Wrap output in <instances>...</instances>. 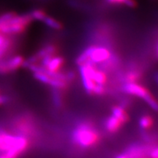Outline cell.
Here are the masks:
<instances>
[{"label":"cell","instance_id":"6da1fadb","mask_svg":"<svg viewBox=\"0 0 158 158\" xmlns=\"http://www.w3.org/2000/svg\"><path fill=\"white\" fill-rule=\"evenodd\" d=\"M29 147L27 136L10 133L0 127V155L7 158H18Z\"/></svg>","mask_w":158,"mask_h":158},{"label":"cell","instance_id":"7a4b0ae2","mask_svg":"<svg viewBox=\"0 0 158 158\" xmlns=\"http://www.w3.org/2000/svg\"><path fill=\"white\" fill-rule=\"evenodd\" d=\"M72 141L82 148L94 147L100 141L98 132L88 123H81L76 126L72 133Z\"/></svg>","mask_w":158,"mask_h":158},{"label":"cell","instance_id":"3957f363","mask_svg":"<svg viewBox=\"0 0 158 158\" xmlns=\"http://www.w3.org/2000/svg\"><path fill=\"white\" fill-rule=\"evenodd\" d=\"M29 13L22 15L16 14L8 21L0 23V33L7 36L22 35L32 22Z\"/></svg>","mask_w":158,"mask_h":158},{"label":"cell","instance_id":"277c9868","mask_svg":"<svg viewBox=\"0 0 158 158\" xmlns=\"http://www.w3.org/2000/svg\"><path fill=\"white\" fill-rule=\"evenodd\" d=\"M125 93L142 98L153 110L158 111V102L152 95V94L138 83H125L122 86Z\"/></svg>","mask_w":158,"mask_h":158},{"label":"cell","instance_id":"5b68a950","mask_svg":"<svg viewBox=\"0 0 158 158\" xmlns=\"http://www.w3.org/2000/svg\"><path fill=\"white\" fill-rule=\"evenodd\" d=\"M96 69V64L90 61L81 66H79V73L83 86L88 94H93L94 89L95 87L96 84L93 81V75Z\"/></svg>","mask_w":158,"mask_h":158},{"label":"cell","instance_id":"8992f818","mask_svg":"<svg viewBox=\"0 0 158 158\" xmlns=\"http://www.w3.org/2000/svg\"><path fill=\"white\" fill-rule=\"evenodd\" d=\"M84 51L89 57V60L94 64L104 63L112 56L111 51L106 46L92 45L85 48Z\"/></svg>","mask_w":158,"mask_h":158},{"label":"cell","instance_id":"52a82bcc","mask_svg":"<svg viewBox=\"0 0 158 158\" xmlns=\"http://www.w3.org/2000/svg\"><path fill=\"white\" fill-rule=\"evenodd\" d=\"M25 59L21 55H14L8 59L0 60V74H7L15 72L23 67Z\"/></svg>","mask_w":158,"mask_h":158},{"label":"cell","instance_id":"ba28073f","mask_svg":"<svg viewBox=\"0 0 158 158\" xmlns=\"http://www.w3.org/2000/svg\"><path fill=\"white\" fill-rule=\"evenodd\" d=\"M41 64H40L45 68V70L51 73L59 72L61 68L64 64V59L60 56H46L41 60Z\"/></svg>","mask_w":158,"mask_h":158},{"label":"cell","instance_id":"9c48e42d","mask_svg":"<svg viewBox=\"0 0 158 158\" xmlns=\"http://www.w3.org/2000/svg\"><path fill=\"white\" fill-rule=\"evenodd\" d=\"M33 76L35 77V79L39 81L44 83L45 84H48L54 89H62L67 88V86H68V82L63 80H59V79L51 78V77L43 72L33 73Z\"/></svg>","mask_w":158,"mask_h":158},{"label":"cell","instance_id":"30bf717a","mask_svg":"<svg viewBox=\"0 0 158 158\" xmlns=\"http://www.w3.org/2000/svg\"><path fill=\"white\" fill-rule=\"evenodd\" d=\"M10 37L0 33V60L5 59L12 50L13 41Z\"/></svg>","mask_w":158,"mask_h":158},{"label":"cell","instance_id":"8fae6325","mask_svg":"<svg viewBox=\"0 0 158 158\" xmlns=\"http://www.w3.org/2000/svg\"><path fill=\"white\" fill-rule=\"evenodd\" d=\"M128 158H145L147 154V148L141 145H134L128 148L124 152Z\"/></svg>","mask_w":158,"mask_h":158},{"label":"cell","instance_id":"7c38bea8","mask_svg":"<svg viewBox=\"0 0 158 158\" xmlns=\"http://www.w3.org/2000/svg\"><path fill=\"white\" fill-rule=\"evenodd\" d=\"M123 123L115 116L111 115L106 118L105 127L108 133H115L121 129Z\"/></svg>","mask_w":158,"mask_h":158},{"label":"cell","instance_id":"4fadbf2b","mask_svg":"<svg viewBox=\"0 0 158 158\" xmlns=\"http://www.w3.org/2000/svg\"><path fill=\"white\" fill-rule=\"evenodd\" d=\"M112 115L119 119L122 123L129 122V116L123 107L120 106H115L112 108Z\"/></svg>","mask_w":158,"mask_h":158},{"label":"cell","instance_id":"5bb4252c","mask_svg":"<svg viewBox=\"0 0 158 158\" xmlns=\"http://www.w3.org/2000/svg\"><path fill=\"white\" fill-rule=\"evenodd\" d=\"M43 22L45 23L48 28L51 29H54V30H62L63 29V25L61 22H59L58 20H56L54 18L50 16V15H47L44 19H43Z\"/></svg>","mask_w":158,"mask_h":158},{"label":"cell","instance_id":"9a60e30c","mask_svg":"<svg viewBox=\"0 0 158 158\" xmlns=\"http://www.w3.org/2000/svg\"><path fill=\"white\" fill-rule=\"evenodd\" d=\"M93 81L96 84L105 85L107 82V75L103 70L96 69L93 75Z\"/></svg>","mask_w":158,"mask_h":158},{"label":"cell","instance_id":"2e32d148","mask_svg":"<svg viewBox=\"0 0 158 158\" xmlns=\"http://www.w3.org/2000/svg\"><path fill=\"white\" fill-rule=\"evenodd\" d=\"M154 123L153 118L149 115L142 116L139 119V126L143 130H149L152 127Z\"/></svg>","mask_w":158,"mask_h":158},{"label":"cell","instance_id":"e0dca14e","mask_svg":"<svg viewBox=\"0 0 158 158\" xmlns=\"http://www.w3.org/2000/svg\"><path fill=\"white\" fill-rule=\"evenodd\" d=\"M29 15L32 20H35V21H43V19H45V16H46L47 13L45 12V10L42 8H36L34 9L33 10L29 12Z\"/></svg>","mask_w":158,"mask_h":158},{"label":"cell","instance_id":"ac0fdd59","mask_svg":"<svg viewBox=\"0 0 158 158\" xmlns=\"http://www.w3.org/2000/svg\"><path fill=\"white\" fill-rule=\"evenodd\" d=\"M141 77V73L138 70H131L125 75V83H137Z\"/></svg>","mask_w":158,"mask_h":158},{"label":"cell","instance_id":"d6986e66","mask_svg":"<svg viewBox=\"0 0 158 158\" xmlns=\"http://www.w3.org/2000/svg\"><path fill=\"white\" fill-rule=\"evenodd\" d=\"M106 92V88H105L104 85L96 84L95 87L94 89L93 94H97V95H102Z\"/></svg>","mask_w":158,"mask_h":158},{"label":"cell","instance_id":"ffe728a7","mask_svg":"<svg viewBox=\"0 0 158 158\" xmlns=\"http://www.w3.org/2000/svg\"><path fill=\"white\" fill-rule=\"evenodd\" d=\"M106 4L108 5L118 6V5H125V2L127 0H104Z\"/></svg>","mask_w":158,"mask_h":158},{"label":"cell","instance_id":"44dd1931","mask_svg":"<svg viewBox=\"0 0 158 158\" xmlns=\"http://www.w3.org/2000/svg\"><path fill=\"white\" fill-rule=\"evenodd\" d=\"M150 158H158V146L155 147L151 149L149 152Z\"/></svg>","mask_w":158,"mask_h":158},{"label":"cell","instance_id":"7402d4cb","mask_svg":"<svg viewBox=\"0 0 158 158\" xmlns=\"http://www.w3.org/2000/svg\"><path fill=\"white\" fill-rule=\"evenodd\" d=\"M7 98L2 94L1 90H0V106H2L4 104H5L6 102H7Z\"/></svg>","mask_w":158,"mask_h":158},{"label":"cell","instance_id":"603a6c76","mask_svg":"<svg viewBox=\"0 0 158 158\" xmlns=\"http://www.w3.org/2000/svg\"><path fill=\"white\" fill-rule=\"evenodd\" d=\"M116 158H128V157H127V156L125 155V154L122 153V154H120V155L116 156Z\"/></svg>","mask_w":158,"mask_h":158},{"label":"cell","instance_id":"cb8c5ba5","mask_svg":"<svg viewBox=\"0 0 158 158\" xmlns=\"http://www.w3.org/2000/svg\"><path fill=\"white\" fill-rule=\"evenodd\" d=\"M157 82H158V76H157Z\"/></svg>","mask_w":158,"mask_h":158},{"label":"cell","instance_id":"d4e9b609","mask_svg":"<svg viewBox=\"0 0 158 158\" xmlns=\"http://www.w3.org/2000/svg\"><path fill=\"white\" fill-rule=\"evenodd\" d=\"M157 53H158V45H157Z\"/></svg>","mask_w":158,"mask_h":158}]
</instances>
